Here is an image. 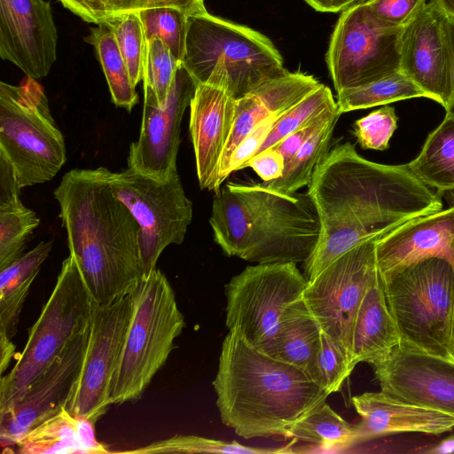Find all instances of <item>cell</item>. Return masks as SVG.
Here are the masks:
<instances>
[{
  "label": "cell",
  "instance_id": "52",
  "mask_svg": "<svg viewBox=\"0 0 454 454\" xmlns=\"http://www.w3.org/2000/svg\"><path fill=\"white\" fill-rule=\"evenodd\" d=\"M446 200L449 201L450 207H454V190L444 192Z\"/></svg>",
  "mask_w": 454,
  "mask_h": 454
},
{
  "label": "cell",
  "instance_id": "39",
  "mask_svg": "<svg viewBox=\"0 0 454 454\" xmlns=\"http://www.w3.org/2000/svg\"><path fill=\"white\" fill-rule=\"evenodd\" d=\"M354 368L347 353L322 332L312 380L331 395L340 391Z\"/></svg>",
  "mask_w": 454,
  "mask_h": 454
},
{
  "label": "cell",
  "instance_id": "42",
  "mask_svg": "<svg viewBox=\"0 0 454 454\" xmlns=\"http://www.w3.org/2000/svg\"><path fill=\"white\" fill-rule=\"evenodd\" d=\"M427 0H369L366 11L380 23L403 27L426 5Z\"/></svg>",
  "mask_w": 454,
  "mask_h": 454
},
{
  "label": "cell",
  "instance_id": "29",
  "mask_svg": "<svg viewBox=\"0 0 454 454\" xmlns=\"http://www.w3.org/2000/svg\"><path fill=\"white\" fill-rule=\"evenodd\" d=\"M285 438L325 450L345 449L355 446L356 427L323 402L293 424Z\"/></svg>",
  "mask_w": 454,
  "mask_h": 454
},
{
  "label": "cell",
  "instance_id": "37",
  "mask_svg": "<svg viewBox=\"0 0 454 454\" xmlns=\"http://www.w3.org/2000/svg\"><path fill=\"white\" fill-rule=\"evenodd\" d=\"M331 90L324 85L316 89L275 121L260 151L275 146L289 134L305 127L325 111L336 107Z\"/></svg>",
  "mask_w": 454,
  "mask_h": 454
},
{
  "label": "cell",
  "instance_id": "18",
  "mask_svg": "<svg viewBox=\"0 0 454 454\" xmlns=\"http://www.w3.org/2000/svg\"><path fill=\"white\" fill-rule=\"evenodd\" d=\"M447 16L430 0L403 27L400 72L444 109L452 94L451 54Z\"/></svg>",
  "mask_w": 454,
  "mask_h": 454
},
{
  "label": "cell",
  "instance_id": "22",
  "mask_svg": "<svg viewBox=\"0 0 454 454\" xmlns=\"http://www.w3.org/2000/svg\"><path fill=\"white\" fill-rule=\"evenodd\" d=\"M352 403L361 418L355 425V445L394 434L439 435L454 428V417L401 402L382 391L355 395Z\"/></svg>",
  "mask_w": 454,
  "mask_h": 454
},
{
  "label": "cell",
  "instance_id": "17",
  "mask_svg": "<svg viewBox=\"0 0 454 454\" xmlns=\"http://www.w3.org/2000/svg\"><path fill=\"white\" fill-rule=\"evenodd\" d=\"M89 332L90 328L71 340L17 403L0 414L4 449L16 445L31 429L66 408L82 368Z\"/></svg>",
  "mask_w": 454,
  "mask_h": 454
},
{
  "label": "cell",
  "instance_id": "51",
  "mask_svg": "<svg viewBox=\"0 0 454 454\" xmlns=\"http://www.w3.org/2000/svg\"><path fill=\"white\" fill-rule=\"evenodd\" d=\"M450 351L454 358V302L452 310L451 330H450Z\"/></svg>",
  "mask_w": 454,
  "mask_h": 454
},
{
  "label": "cell",
  "instance_id": "50",
  "mask_svg": "<svg viewBox=\"0 0 454 454\" xmlns=\"http://www.w3.org/2000/svg\"><path fill=\"white\" fill-rule=\"evenodd\" d=\"M448 17L454 19V0H432Z\"/></svg>",
  "mask_w": 454,
  "mask_h": 454
},
{
  "label": "cell",
  "instance_id": "25",
  "mask_svg": "<svg viewBox=\"0 0 454 454\" xmlns=\"http://www.w3.org/2000/svg\"><path fill=\"white\" fill-rule=\"evenodd\" d=\"M92 422L66 408L27 433L16 444L22 454H103L109 450L97 441Z\"/></svg>",
  "mask_w": 454,
  "mask_h": 454
},
{
  "label": "cell",
  "instance_id": "20",
  "mask_svg": "<svg viewBox=\"0 0 454 454\" xmlns=\"http://www.w3.org/2000/svg\"><path fill=\"white\" fill-rule=\"evenodd\" d=\"M58 30L45 0H0V57L27 76L45 77L57 59Z\"/></svg>",
  "mask_w": 454,
  "mask_h": 454
},
{
  "label": "cell",
  "instance_id": "26",
  "mask_svg": "<svg viewBox=\"0 0 454 454\" xmlns=\"http://www.w3.org/2000/svg\"><path fill=\"white\" fill-rule=\"evenodd\" d=\"M321 333L318 322L301 297L285 310L263 353L302 370L312 379Z\"/></svg>",
  "mask_w": 454,
  "mask_h": 454
},
{
  "label": "cell",
  "instance_id": "5",
  "mask_svg": "<svg viewBox=\"0 0 454 454\" xmlns=\"http://www.w3.org/2000/svg\"><path fill=\"white\" fill-rule=\"evenodd\" d=\"M131 294L132 315L110 385V405L141 397L185 326L174 290L157 268Z\"/></svg>",
  "mask_w": 454,
  "mask_h": 454
},
{
  "label": "cell",
  "instance_id": "45",
  "mask_svg": "<svg viewBox=\"0 0 454 454\" xmlns=\"http://www.w3.org/2000/svg\"><path fill=\"white\" fill-rule=\"evenodd\" d=\"M285 165L282 154L275 147H269L258 153L248 162V167L252 168L264 182L281 176Z\"/></svg>",
  "mask_w": 454,
  "mask_h": 454
},
{
  "label": "cell",
  "instance_id": "14",
  "mask_svg": "<svg viewBox=\"0 0 454 454\" xmlns=\"http://www.w3.org/2000/svg\"><path fill=\"white\" fill-rule=\"evenodd\" d=\"M132 315V294L94 306L82 368L66 410L93 424L106 412L110 385Z\"/></svg>",
  "mask_w": 454,
  "mask_h": 454
},
{
  "label": "cell",
  "instance_id": "28",
  "mask_svg": "<svg viewBox=\"0 0 454 454\" xmlns=\"http://www.w3.org/2000/svg\"><path fill=\"white\" fill-rule=\"evenodd\" d=\"M406 167L441 194L454 190V117L445 114L427 136L419 155Z\"/></svg>",
  "mask_w": 454,
  "mask_h": 454
},
{
  "label": "cell",
  "instance_id": "13",
  "mask_svg": "<svg viewBox=\"0 0 454 454\" xmlns=\"http://www.w3.org/2000/svg\"><path fill=\"white\" fill-rule=\"evenodd\" d=\"M378 238L360 243L336 259L308 282L302 294L322 332L347 353L350 362L355 319L380 273L375 249Z\"/></svg>",
  "mask_w": 454,
  "mask_h": 454
},
{
  "label": "cell",
  "instance_id": "10",
  "mask_svg": "<svg viewBox=\"0 0 454 454\" xmlns=\"http://www.w3.org/2000/svg\"><path fill=\"white\" fill-rule=\"evenodd\" d=\"M108 180L114 195L139 224L142 278H146L168 246L184 241L192 219V203L177 172L158 180L128 168L110 171Z\"/></svg>",
  "mask_w": 454,
  "mask_h": 454
},
{
  "label": "cell",
  "instance_id": "12",
  "mask_svg": "<svg viewBox=\"0 0 454 454\" xmlns=\"http://www.w3.org/2000/svg\"><path fill=\"white\" fill-rule=\"evenodd\" d=\"M402 28L380 23L363 4L342 11L325 55L336 92L400 71Z\"/></svg>",
  "mask_w": 454,
  "mask_h": 454
},
{
  "label": "cell",
  "instance_id": "7",
  "mask_svg": "<svg viewBox=\"0 0 454 454\" xmlns=\"http://www.w3.org/2000/svg\"><path fill=\"white\" fill-rule=\"evenodd\" d=\"M94 306L77 264L69 254L16 364L1 376L0 414L17 403L71 340L90 328Z\"/></svg>",
  "mask_w": 454,
  "mask_h": 454
},
{
  "label": "cell",
  "instance_id": "21",
  "mask_svg": "<svg viewBox=\"0 0 454 454\" xmlns=\"http://www.w3.org/2000/svg\"><path fill=\"white\" fill-rule=\"evenodd\" d=\"M375 249L381 275L434 257L454 267V207L397 226L377 239Z\"/></svg>",
  "mask_w": 454,
  "mask_h": 454
},
{
  "label": "cell",
  "instance_id": "32",
  "mask_svg": "<svg viewBox=\"0 0 454 454\" xmlns=\"http://www.w3.org/2000/svg\"><path fill=\"white\" fill-rule=\"evenodd\" d=\"M413 98H427V95L398 71L368 84L338 92L336 103L339 112L343 114Z\"/></svg>",
  "mask_w": 454,
  "mask_h": 454
},
{
  "label": "cell",
  "instance_id": "48",
  "mask_svg": "<svg viewBox=\"0 0 454 454\" xmlns=\"http://www.w3.org/2000/svg\"><path fill=\"white\" fill-rule=\"evenodd\" d=\"M15 346L11 340L0 337V373L3 376L4 372L8 367L13 357Z\"/></svg>",
  "mask_w": 454,
  "mask_h": 454
},
{
  "label": "cell",
  "instance_id": "6",
  "mask_svg": "<svg viewBox=\"0 0 454 454\" xmlns=\"http://www.w3.org/2000/svg\"><path fill=\"white\" fill-rule=\"evenodd\" d=\"M181 63L198 84L206 82L215 69L223 68L236 99L288 72L267 36L207 12L188 16Z\"/></svg>",
  "mask_w": 454,
  "mask_h": 454
},
{
  "label": "cell",
  "instance_id": "24",
  "mask_svg": "<svg viewBox=\"0 0 454 454\" xmlns=\"http://www.w3.org/2000/svg\"><path fill=\"white\" fill-rule=\"evenodd\" d=\"M401 334L389 309L380 273L359 306L352 333L351 364H372L401 342Z\"/></svg>",
  "mask_w": 454,
  "mask_h": 454
},
{
  "label": "cell",
  "instance_id": "41",
  "mask_svg": "<svg viewBox=\"0 0 454 454\" xmlns=\"http://www.w3.org/2000/svg\"><path fill=\"white\" fill-rule=\"evenodd\" d=\"M398 117L393 106L385 105L366 116L356 120L353 134L364 149L385 151L397 129Z\"/></svg>",
  "mask_w": 454,
  "mask_h": 454
},
{
  "label": "cell",
  "instance_id": "4",
  "mask_svg": "<svg viewBox=\"0 0 454 454\" xmlns=\"http://www.w3.org/2000/svg\"><path fill=\"white\" fill-rule=\"evenodd\" d=\"M209 223L227 256L258 264L304 263L320 234L308 192H279L263 183H227L216 190Z\"/></svg>",
  "mask_w": 454,
  "mask_h": 454
},
{
  "label": "cell",
  "instance_id": "35",
  "mask_svg": "<svg viewBox=\"0 0 454 454\" xmlns=\"http://www.w3.org/2000/svg\"><path fill=\"white\" fill-rule=\"evenodd\" d=\"M39 223L36 214L20 199L0 204V270L23 254L28 238Z\"/></svg>",
  "mask_w": 454,
  "mask_h": 454
},
{
  "label": "cell",
  "instance_id": "47",
  "mask_svg": "<svg viewBox=\"0 0 454 454\" xmlns=\"http://www.w3.org/2000/svg\"><path fill=\"white\" fill-rule=\"evenodd\" d=\"M446 29H447L448 40H449L450 50V54H451L452 94H451L450 103L448 104L445 110H446V114L454 117V19H451L448 16H447V20H446Z\"/></svg>",
  "mask_w": 454,
  "mask_h": 454
},
{
  "label": "cell",
  "instance_id": "9",
  "mask_svg": "<svg viewBox=\"0 0 454 454\" xmlns=\"http://www.w3.org/2000/svg\"><path fill=\"white\" fill-rule=\"evenodd\" d=\"M0 153L12 165L20 188L51 180L67 160L64 137L34 78L20 85L0 82Z\"/></svg>",
  "mask_w": 454,
  "mask_h": 454
},
{
  "label": "cell",
  "instance_id": "40",
  "mask_svg": "<svg viewBox=\"0 0 454 454\" xmlns=\"http://www.w3.org/2000/svg\"><path fill=\"white\" fill-rule=\"evenodd\" d=\"M144 86L150 87L160 106L167 100L179 62L168 45L160 38L146 43Z\"/></svg>",
  "mask_w": 454,
  "mask_h": 454
},
{
  "label": "cell",
  "instance_id": "36",
  "mask_svg": "<svg viewBox=\"0 0 454 454\" xmlns=\"http://www.w3.org/2000/svg\"><path fill=\"white\" fill-rule=\"evenodd\" d=\"M101 23L114 33L131 82L136 87L144 78L147 45L138 12L114 16Z\"/></svg>",
  "mask_w": 454,
  "mask_h": 454
},
{
  "label": "cell",
  "instance_id": "23",
  "mask_svg": "<svg viewBox=\"0 0 454 454\" xmlns=\"http://www.w3.org/2000/svg\"><path fill=\"white\" fill-rule=\"evenodd\" d=\"M320 84L312 75L288 71L281 76L264 82L236 99L234 126L223 153L220 173L227 166L239 143L258 124L264 120L282 115Z\"/></svg>",
  "mask_w": 454,
  "mask_h": 454
},
{
  "label": "cell",
  "instance_id": "1",
  "mask_svg": "<svg viewBox=\"0 0 454 454\" xmlns=\"http://www.w3.org/2000/svg\"><path fill=\"white\" fill-rule=\"evenodd\" d=\"M308 186L320 223L318 242L304 262L308 282L360 243L442 208L441 193L406 165L370 161L349 142L328 151Z\"/></svg>",
  "mask_w": 454,
  "mask_h": 454
},
{
  "label": "cell",
  "instance_id": "49",
  "mask_svg": "<svg viewBox=\"0 0 454 454\" xmlns=\"http://www.w3.org/2000/svg\"><path fill=\"white\" fill-rule=\"evenodd\" d=\"M419 452L427 454H449L454 453V434L442 441L435 443Z\"/></svg>",
  "mask_w": 454,
  "mask_h": 454
},
{
  "label": "cell",
  "instance_id": "16",
  "mask_svg": "<svg viewBox=\"0 0 454 454\" xmlns=\"http://www.w3.org/2000/svg\"><path fill=\"white\" fill-rule=\"evenodd\" d=\"M370 364L386 395L454 417V359L401 340L387 356Z\"/></svg>",
  "mask_w": 454,
  "mask_h": 454
},
{
  "label": "cell",
  "instance_id": "43",
  "mask_svg": "<svg viewBox=\"0 0 454 454\" xmlns=\"http://www.w3.org/2000/svg\"><path fill=\"white\" fill-rule=\"evenodd\" d=\"M279 117V116H278ZM270 118L258 124L237 146L232 153L227 166L220 173L218 184L219 187L223 181L233 172L248 167L250 160L256 155L267 136L272 129L276 120L278 118Z\"/></svg>",
  "mask_w": 454,
  "mask_h": 454
},
{
  "label": "cell",
  "instance_id": "34",
  "mask_svg": "<svg viewBox=\"0 0 454 454\" xmlns=\"http://www.w3.org/2000/svg\"><path fill=\"white\" fill-rule=\"evenodd\" d=\"M294 442L281 448L249 447L235 441L226 442L198 435H175L167 440L153 442L151 444L120 453L153 454V453H235V454H280L293 453Z\"/></svg>",
  "mask_w": 454,
  "mask_h": 454
},
{
  "label": "cell",
  "instance_id": "2",
  "mask_svg": "<svg viewBox=\"0 0 454 454\" xmlns=\"http://www.w3.org/2000/svg\"><path fill=\"white\" fill-rule=\"evenodd\" d=\"M104 167L74 168L54 191L69 252L96 306L131 294L142 279L139 224L114 193Z\"/></svg>",
  "mask_w": 454,
  "mask_h": 454
},
{
  "label": "cell",
  "instance_id": "46",
  "mask_svg": "<svg viewBox=\"0 0 454 454\" xmlns=\"http://www.w3.org/2000/svg\"><path fill=\"white\" fill-rule=\"evenodd\" d=\"M318 12H338L353 5L354 0H305Z\"/></svg>",
  "mask_w": 454,
  "mask_h": 454
},
{
  "label": "cell",
  "instance_id": "33",
  "mask_svg": "<svg viewBox=\"0 0 454 454\" xmlns=\"http://www.w3.org/2000/svg\"><path fill=\"white\" fill-rule=\"evenodd\" d=\"M74 15L88 23L100 24L105 20L143 9L174 7L188 16L207 12L204 0H59Z\"/></svg>",
  "mask_w": 454,
  "mask_h": 454
},
{
  "label": "cell",
  "instance_id": "8",
  "mask_svg": "<svg viewBox=\"0 0 454 454\" xmlns=\"http://www.w3.org/2000/svg\"><path fill=\"white\" fill-rule=\"evenodd\" d=\"M380 276L402 340L425 352L454 359V267L434 257Z\"/></svg>",
  "mask_w": 454,
  "mask_h": 454
},
{
  "label": "cell",
  "instance_id": "31",
  "mask_svg": "<svg viewBox=\"0 0 454 454\" xmlns=\"http://www.w3.org/2000/svg\"><path fill=\"white\" fill-rule=\"evenodd\" d=\"M340 114L338 110L285 165L282 176L277 179L263 182L264 185L284 193H294L299 189L309 185L317 165L329 151L333 130Z\"/></svg>",
  "mask_w": 454,
  "mask_h": 454
},
{
  "label": "cell",
  "instance_id": "15",
  "mask_svg": "<svg viewBox=\"0 0 454 454\" xmlns=\"http://www.w3.org/2000/svg\"><path fill=\"white\" fill-rule=\"evenodd\" d=\"M197 86L182 63L163 106L159 105L153 90L144 86L140 133L130 145L129 168L158 180H166L177 172L181 121Z\"/></svg>",
  "mask_w": 454,
  "mask_h": 454
},
{
  "label": "cell",
  "instance_id": "44",
  "mask_svg": "<svg viewBox=\"0 0 454 454\" xmlns=\"http://www.w3.org/2000/svg\"><path fill=\"white\" fill-rule=\"evenodd\" d=\"M338 106L331 108L317 117L305 127L289 134L275 147L283 156L285 163H288L301 145L317 131L336 112Z\"/></svg>",
  "mask_w": 454,
  "mask_h": 454
},
{
  "label": "cell",
  "instance_id": "11",
  "mask_svg": "<svg viewBox=\"0 0 454 454\" xmlns=\"http://www.w3.org/2000/svg\"><path fill=\"white\" fill-rule=\"evenodd\" d=\"M307 286L306 277L294 262L247 266L224 287L227 328L263 352L283 313L302 297Z\"/></svg>",
  "mask_w": 454,
  "mask_h": 454
},
{
  "label": "cell",
  "instance_id": "53",
  "mask_svg": "<svg viewBox=\"0 0 454 454\" xmlns=\"http://www.w3.org/2000/svg\"><path fill=\"white\" fill-rule=\"evenodd\" d=\"M367 1H369V0H354V4H353V5L362 4L366 3ZM353 5H352V6H353Z\"/></svg>",
  "mask_w": 454,
  "mask_h": 454
},
{
  "label": "cell",
  "instance_id": "30",
  "mask_svg": "<svg viewBox=\"0 0 454 454\" xmlns=\"http://www.w3.org/2000/svg\"><path fill=\"white\" fill-rule=\"evenodd\" d=\"M84 41L93 46L108 84L112 101L118 107L130 111L138 102L128 67L121 56L115 36L104 23L90 27Z\"/></svg>",
  "mask_w": 454,
  "mask_h": 454
},
{
  "label": "cell",
  "instance_id": "27",
  "mask_svg": "<svg viewBox=\"0 0 454 454\" xmlns=\"http://www.w3.org/2000/svg\"><path fill=\"white\" fill-rule=\"evenodd\" d=\"M52 244V240L41 241L0 270V337L12 340L16 334L24 301L42 264L51 253Z\"/></svg>",
  "mask_w": 454,
  "mask_h": 454
},
{
  "label": "cell",
  "instance_id": "3",
  "mask_svg": "<svg viewBox=\"0 0 454 454\" xmlns=\"http://www.w3.org/2000/svg\"><path fill=\"white\" fill-rule=\"evenodd\" d=\"M222 422L245 439L285 437L329 395L302 370L275 359L229 330L213 381Z\"/></svg>",
  "mask_w": 454,
  "mask_h": 454
},
{
  "label": "cell",
  "instance_id": "38",
  "mask_svg": "<svg viewBox=\"0 0 454 454\" xmlns=\"http://www.w3.org/2000/svg\"><path fill=\"white\" fill-rule=\"evenodd\" d=\"M146 43L160 38L181 63L185 51L188 15L174 7H153L138 11Z\"/></svg>",
  "mask_w": 454,
  "mask_h": 454
},
{
  "label": "cell",
  "instance_id": "19",
  "mask_svg": "<svg viewBox=\"0 0 454 454\" xmlns=\"http://www.w3.org/2000/svg\"><path fill=\"white\" fill-rule=\"evenodd\" d=\"M236 98L229 90L227 72L216 68L199 83L190 104V134L201 189L216 191L220 165L231 135Z\"/></svg>",
  "mask_w": 454,
  "mask_h": 454
}]
</instances>
